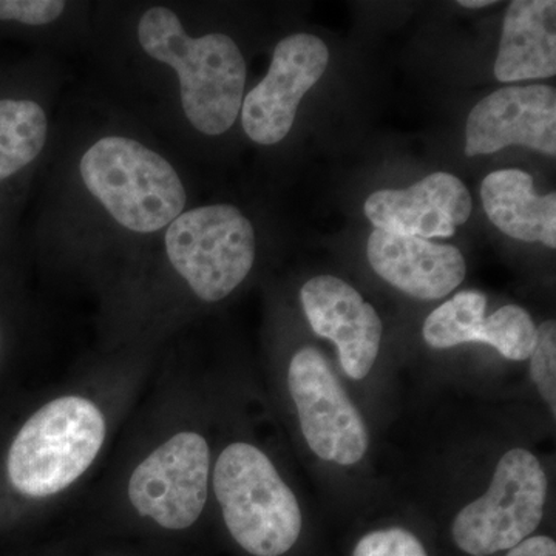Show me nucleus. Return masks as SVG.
Returning a JSON list of instances; mask_svg holds the SVG:
<instances>
[{
  "instance_id": "1",
  "label": "nucleus",
  "mask_w": 556,
  "mask_h": 556,
  "mask_svg": "<svg viewBox=\"0 0 556 556\" xmlns=\"http://www.w3.org/2000/svg\"><path fill=\"white\" fill-rule=\"evenodd\" d=\"M208 428L204 380L175 354L160 357L78 506L108 532L190 535L208 511L215 447Z\"/></svg>"
},
{
  "instance_id": "2",
  "label": "nucleus",
  "mask_w": 556,
  "mask_h": 556,
  "mask_svg": "<svg viewBox=\"0 0 556 556\" xmlns=\"http://www.w3.org/2000/svg\"><path fill=\"white\" fill-rule=\"evenodd\" d=\"M159 361L156 351L137 348L102 353L43 391L0 452V510L28 519L78 503Z\"/></svg>"
},
{
  "instance_id": "3",
  "label": "nucleus",
  "mask_w": 556,
  "mask_h": 556,
  "mask_svg": "<svg viewBox=\"0 0 556 556\" xmlns=\"http://www.w3.org/2000/svg\"><path fill=\"white\" fill-rule=\"evenodd\" d=\"M230 540L251 556H283L303 529L298 496L257 442L228 438L214 447L208 508Z\"/></svg>"
},
{
  "instance_id": "4",
  "label": "nucleus",
  "mask_w": 556,
  "mask_h": 556,
  "mask_svg": "<svg viewBox=\"0 0 556 556\" xmlns=\"http://www.w3.org/2000/svg\"><path fill=\"white\" fill-rule=\"evenodd\" d=\"M170 291L161 306L149 346L155 336L178 320L179 298L214 305L244 283L255 263V230L232 204H208L182 212L164 236Z\"/></svg>"
},
{
  "instance_id": "5",
  "label": "nucleus",
  "mask_w": 556,
  "mask_h": 556,
  "mask_svg": "<svg viewBox=\"0 0 556 556\" xmlns=\"http://www.w3.org/2000/svg\"><path fill=\"white\" fill-rule=\"evenodd\" d=\"M137 36L152 60L177 73L182 112L193 129L207 137L232 129L243 104L248 75L236 40L225 33L192 38L166 7L146 11Z\"/></svg>"
},
{
  "instance_id": "6",
  "label": "nucleus",
  "mask_w": 556,
  "mask_h": 556,
  "mask_svg": "<svg viewBox=\"0 0 556 556\" xmlns=\"http://www.w3.org/2000/svg\"><path fill=\"white\" fill-rule=\"evenodd\" d=\"M79 175L110 218L130 232H160L188 204L175 167L134 138L108 135L94 141L79 161Z\"/></svg>"
},
{
  "instance_id": "7",
  "label": "nucleus",
  "mask_w": 556,
  "mask_h": 556,
  "mask_svg": "<svg viewBox=\"0 0 556 556\" xmlns=\"http://www.w3.org/2000/svg\"><path fill=\"white\" fill-rule=\"evenodd\" d=\"M547 477L529 450L501 457L489 490L457 514L452 526L456 546L471 556L510 551L532 536L547 500Z\"/></svg>"
},
{
  "instance_id": "8",
  "label": "nucleus",
  "mask_w": 556,
  "mask_h": 556,
  "mask_svg": "<svg viewBox=\"0 0 556 556\" xmlns=\"http://www.w3.org/2000/svg\"><path fill=\"white\" fill-rule=\"evenodd\" d=\"M287 387L311 452L339 466L362 460L367 426L320 351L305 346L291 357Z\"/></svg>"
},
{
  "instance_id": "9",
  "label": "nucleus",
  "mask_w": 556,
  "mask_h": 556,
  "mask_svg": "<svg viewBox=\"0 0 556 556\" xmlns=\"http://www.w3.org/2000/svg\"><path fill=\"white\" fill-rule=\"evenodd\" d=\"M329 50L324 40L295 33L277 43L268 73L241 104V124L260 146L283 141L294 126L300 101L324 76Z\"/></svg>"
},
{
  "instance_id": "10",
  "label": "nucleus",
  "mask_w": 556,
  "mask_h": 556,
  "mask_svg": "<svg viewBox=\"0 0 556 556\" xmlns=\"http://www.w3.org/2000/svg\"><path fill=\"white\" fill-rule=\"evenodd\" d=\"M525 146L556 155V93L546 84L507 87L479 101L466 126V155Z\"/></svg>"
},
{
  "instance_id": "11",
  "label": "nucleus",
  "mask_w": 556,
  "mask_h": 556,
  "mask_svg": "<svg viewBox=\"0 0 556 556\" xmlns=\"http://www.w3.org/2000/svg\"><path fill=\"white\" fill-rule=\"evenodd\" d=\"M300 302L311 329L331 340L348 378H367L378 361L382 320L361 292L342 278L318 276L300 289Z\"/></svg>"
},
{
  "instance_id": "12",
  "label": "nucleus",
  "mask_w": 556,
  "mask_h": 556,
  "mask_svg": "<svg viewBox=\"0 0 556 556\" xmlns=\"http://www.w3.org/2000/svg\"><path fill=\"white\" fill-rule=\"evenodd\" d=\"M473 201L464 182L437 172L408 189H386L365 201V215L376 229L419 239H450L471 215Z\"/></svg>"
},
{
  "instance_id": "13",
  "label": "nucleus",
  "mask_w": 556,
  "mask_h": 556,
  "mask_svg": "<svg viewBox=\"0 0 556 556\" xmlns=\"http://www.w3.org/2000/svg\"><path fill=\"white\" fill-rule=\"evenodd\" d=\"M369 265L380 278L409 298L439 300L466 278L463 252L419 237L376 229L367 244Z\"/></svg>"
},
{
  "instance_id": "14",
  "label": "nucleus",
  "mask_w": 556,
  "mask_h": 556,
  "mask_svg": "<svg viewBox=\"0 0 556 556\" xmlns=\"http://www.w3.org/2000/svg\"><path fill=\"white\" fill-rule=\"evenodd\" d=\"M556 73V2L515 0L504 17L495 62L501 83L546 79Z\"/></svg>"
},
{
  "instance_id": "15",
  "label": "nucleus",
  "mask_w": 556,
  "mask_h": 556,
  "mask_svg": "<svg viewBox=\"0 0 556 556\" xmlns=\"http://www.w3.org/2000/svg\"><path fill=\"white\" fill-rule=\"evenodd\" d=\"M481 199L490 222L519 241L556 248V193L538 195L525 170L504 169L486 175Z\"/></svg>"
},
{
  "instance_id": "16",
  "label": "nucleus",
  "mask_w": 556,
  "mask_h": 556,
  "mask_svg": "<svg viewBox=\"0 0 556 556\" xmlns=\"http://www.w3.org/2000/svg\"><path fill=\"white\" fill-rule=\"evenodd\" d=\"M47 137L49 118L39 102L0 98V185L39 159Z\"/></svg>"
},
{
  "instance_id": "17",
  "label": "nucleus",
  "mask_w": 556,
  "mask_h": 556,
  "mask_svg": "<svg viewBox=\"0 0 556 556\" xmlns=\"http://www.w3.org/2000/svg\"><path fill=\"white\" fill-rule=\"evenodd\" d=\"M486 298L479 291H463L453 295L424 321L427 345L447 350L464 343H492V317L485 318Z\"/></svg>"
},
{
  "instance_id": "18",
  "label": "nucleus",
  "mask_w": 556,
  "mask_h": 556,
  "mask_svg": "<svg viewBox=\"0 0 556 556\" xmlns=\"http://www.w3.org/2000/svg\"><path fill=\"white\" fill-rule=\"evenodd\" d=\"M530 376L538 393L556 415V325L546 320L536 328L535 348L530 356Z\"/></svg>"
},
{
  "instance_id": "19",
  "label": "nucleus",
  "mask_w": 556,
  "mask_h": 556,
  "mask_svg": "<svg viewBox=\"0 0 556 556\" xmlns=\"http://www.w3.org/2000/svg\"><path fill=\"white\" fill-rule=\"evenodd\" d=\"M353 556H428L419 538L401 527L369 532L354 547Z\"/></svg>"
},
{
  "instance_id": "20",
  "label": "nucleus",
  "mask_w": 556,
  "mask_h": 556,
  "mask_svg": "<svg viewBox=\"0 0 556 556\" xmlns=\"http://www.w3.org/2000/svg\"><path fill=\"white\" fill-rule=\"evenodd\" d=\"M65 9L61 0H0V22L42 27L60 20Z\"/></svg>"
},
{
  "instance_id": "21",
  "label": "nucleus",
  "mask_w": 556,
  "mask_h": 556,
  "mask_svg": "<svg viewBox=\"0 0 556 556\" xmlns=\"http://www.w3.org/2000/svg\"><path fill=\"white\" fill-rule=\"evenodd\" d=\"M506 556H556V543L544 535L529 536L507 551Z\"/></svg>"
},
{
  "instance_id": "22",
  "label": "nucleus",
  "mask_w": 556,
  "mask_h": 556,
  "mask_svg": "<svg viewBox=\"0 0 556 556\" xmlns=\"http://www.w3.org/2000/svg\"><path fill=\"white\" fill-rule=\"evenodd\" d=\"M457 3L464 9H485V7L495 5L496 2H492V0H460Z\"/></svg>"
},
{
  "instance_id": "23",
  "label": "nucleus",
  "mask_w": 556,
  "mask_h": 556,
  "mask_svg": "<svg viewBox=\"0 0 556 556\" xmlns=\"http://www.w3.org/2000/svg\"><path fill=\"white\" fill-rule=\"evenodd\" d=\"M98 556H134L130 554H127V552H101V554H98Z\"/></svg>"
},
{
  "instance_id": "24",
  "label": "nucleus",
  "mask_w": 556,
  "mask_h": 556,
  "mask_svg": "<svg viewBox=\"0 0 556 556\" xmlns=\"http://www.w3.org/2000/svg\"><path fill=\"white\" fill-rule=\"evenodd\" d=\"M2 351H3V334H2V328H0V357H2Z\"/></svg>"
}]
</instances>
